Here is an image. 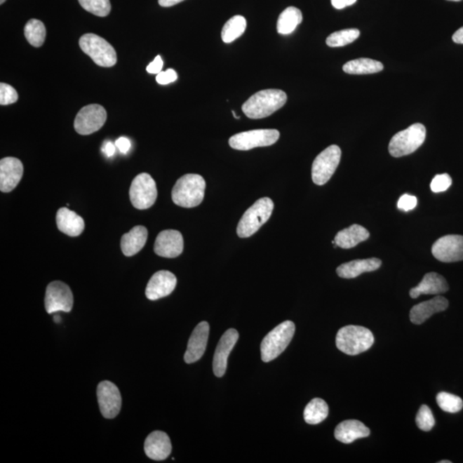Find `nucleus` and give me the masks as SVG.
<instances>
[{
  "instance_id": "f257e3e1",
  "label": "nucleus",
  "mask_w": 463,
  "mask_h": 463,
  "mask_svg": "<svg viewBox=\"0 0 463 463\" xmlns=\"http://www.w3.org/2000/svg\"><path fill=\"white\" fill-rule=\"evenodd\" d=\"M288 96L281 90H264L257 92L243 104L242 111L249 119H260L269 117L281 109Z\"/></svg>"
},
{
  "instance_id": "f03ea898",
  "label": "nucleus",
  "mask_w": 463,
  "mask_h": 463,
  "mask_svg": "<svg viewBox=\"0 0 463 463\" xmlns=\"http://www.w3.org/2000/svg\"><path fill=\"white\" fill-rule=\"evenodd\" d=\"M206 182L199 175L189 173L177 180L172 191V199L177 206L194 208L203 202Z\"/></svg>"
},
{
  "instance_id": "7ed1b4c3",
  "label": "nucleus",
  "mask_w": 463,
  "mask_h": 463,
  "mask_svg": "<svg viewBox=\"0 0 463 463\" xmlns=\"http://www.w3.org/2000/svg\"><path fill=\"white\" fill-rule=\"evenodd\" d=\"M335 343L342 353L357 355L373 345L374 337L372 331L365 327L349 326L339 330Z\"/></svg>"
},
{
  "instance_id": "20e7f679",
  "label": "nucleus",
  "mask_w": 463,
  "mask_h": 463,
  "mask_svg": "<svg viewBox=\"0 0 463 463\" xmlns=\"http://www.w3.org/2000/svg\"><path fill=\"white\" fill-rule=\"evenodd\" d=\"M274 210V203L269 198H262L250 206L243 215L237 227L239 238H248L257 233L269 221Z\"/></svg>"
},
{
  "instance_id": "39448f33",
  "label": "nucleus",
  "mask_w": 463,
  "mask_h": 463,
  "mask_svg": "<svg viewBox=\"0 0 463 463\" xmlns=\"http://www.w3.org/2000/svg\"><path fill=\"white\" fill-rule=\"evenodd\" d=\"M295 326L292 321H285L269 332L261 343V357L267 363L275 360L287 349L295 335Z\"/></svg>"
},
{
  "instance_id": "423d86ee",
  "label": "nucleus",
  "mask_w": 463,
  "mask_h": 463,
  "mask_svg": "<svg viewBox=\"0 0 463 463\" xmlns=\"http://www.w3.org/2000/svg\"><path fill=\"white\" fill-rule=\"evenodd\" d=\"M426 137V127L420 123H414L391 138L389 152L393 157L408 156L415 152L424 144Z\"/></svg>"
},
{
  "instance_id": "0eeeda50",
  "label": "nucleus",
  "mask_w": 463,
  "mask_h": 463,
  "mask_svg": "<svg viewBox=\"0 0 463 463\" xmlns=\"http://www.w3.org/2000/svg\"><path fill=\"white\" fill-rule=\"evenodd\" d=\"M81 49L99 67H112L117 63V53L114 46L95 34H83L79 40Z\"/></svg>"
},
{
  "instance_id": "6e6552de",
  "label": "nucleus",
  "mask_w": 463,
  "mask_h": 463,
  "mask_svg": "<svg viewBox=\"0 0 463 463\" xmlns=\"http://www.w3.org/2000/svg\"><path fill=\"white\" fill-rule=\"evenodd\" d=\"M341 157L342 150L337 145H331L324 149L312 163V181L318 185L326 184L333 176Z\"/></svg>"
},
{
  "instance_id": "1a4fd4ad",
  "label": "nucleus",
  "mask_w": 463,
  "mask_h": 463,
  "mask_svg": "<svg viewBox=\"0 0 463 463\" xmlns=\"http://www.w3.org/2000/svg\"><path fill=\"white\" fill-rule=\"evenodd\" d=\"M129 194L134 208L141 210H147L153 206L157 199L156 181L149 173H140L131 183Z\"/></svg>"
},
{
  "instance_id": "9d476101",
  "label": "nucleus",
  "mask_w": 463,
  "mask_h": 463,
  "mask_svg": "<svg viewBox=\"0 0 463 463\" xmlns=\"http://www.w3.org/2000/svg\"><path fill=\"white\" fill-rule=\"evenodd\" d=\"M279 137L280 133L275 129L253 130L234 135L229 139V145L237 150H250L273 145Z\"/></svg>"
},
{
  "instance_id": "9b49d317",
  "label": "nucleus",
  "mask_w": 463,
  "mask_h": 463,
  "mask_svg": "<svg viewBox=\"0 0 463 463\" xmlns=\"http://www.w3.org/2000/svg\"><path fill=\"white\" fill-rule=\"evenodd\" d=\"M73 307V295L67 284L60 281H53L46 288L45 308L49 314L58 311L69 312Z\"/></svg>"
},
{
  "instance_id": "f8f14e48",
  "label": "nucleus",
  "mask_w": 463,
  "mask_h": 463,
  "mask_svg": "<svg viewBox=\"0 0 463 463\" xmlns=\"http://www.w3.org/2000/svg\"><path fill=\"white\" fill-rule=\"evenodd\" d=\"M107 111L98 104L85 106L79 112L74 127L80 135H90L98 131L106 123Z\"/></svg>"
},
{
  "instance_id": "ddd939ff",
  "label": "nucleus",
  "mask_w": 463,
  "mask_h": 463,
  "mask_svg": "<svg viewBox=\"0 0 463 463\" xmlns=\"http://www.w3.org/2000/svg\"><path fill=\"white\" fill-rule=\"evenodd\" d=\"M98 399L100 410L106 419H114L121 412V391L112 382H100L98 387Z\"/></svg>"
},
{
  "instance_id": "4468645a",
  "label": "nucleus",
  "mask_w": 463,
  "mask_h": 463,
  "mask_svg": "<svg viewBox=\"0 0 463 463\" xmlns=\"http://www.w3.org/2000/svg\"><path fill=\"white\" fill-rule=\"evenodd\" d=\"M431 253L436 260L443 262H455L463 260V236L446 235L438 239L431 247Z\"/></svg>"
},
{
  "instance_id": "2eb2a0df",
  "label": "nucleus",
  "mask_w": 463,
  "mask_h": 463,
  "mask_svg": "<svg viewBox=\"0 0 463 463\" xmlns=\"http://www.w3.org/2000/svg\"><path fill=\"white\" fill-rule=\"evenodd\" d=\"M184 250V239L180 232L164 230L161 232L154 242V250L158 256L167 258L179 257Z\"/></svg>"
},
{
  "instance_id": "dca6fc26",
  "label": "nucleus",
  "mask_w": 463,
  "mask_h": 463,
  "mask_svg": "<svg viewBox=\"0 0 463 463\" xmlns=\"http://www.w3.org/2000/svg\"><path fill=\"white\" fill-rule=\"evenodd\" d=\"M177 285V278L168 270L154 273L147 285L145 295L149 300H157L171 295Z\"/></svg>"
},
{
  "instance_id": "f3484780",
  "label": "nucleus",
  "mask_w": 463,
  "mask_h": 463,
  "mask_svg": "<svg viewBox=\"0 0 463 463\" xmlns=\"http://www.w3.org/2000/svg\"><path fill=\"white\" fill-rule=\"evenodd\" d=\"M238 339V331L234 329L227 330L220 339L213 360V370L216 377H222L225 374L227 358H229L231 351L236 344Z\"/></svg>"
},
{
  "instance_id": "a211bd4d",
  "label": "nucleus",
  "mask_w": 463,
  "mask_h": 463,
  "mask_svg": "<svg viewBox=\"0 0 463 463\" xmlns=\"http://www.w3.org/2000/svg\"><path fill=\"white\" fill-rule=\"evenodd\" d=\"M23 175L22 161L18 158L6 157L0 161V191L11 192L18 187Z\"/></svg>"
},
{
  "instance_id": "6ab92c4d",
  "label": "nucleus",
  "mask_w": 463,
  "mask_h": 463,
  "mask_svg": "<svg viewBox=\"0 0 463 463\" xmlns=\"http://www.w3.org/2000/svg\"><path fill=\"white\" fill-rule=\"evenodd\" d=\"M208 335H210V326L207 322H201L196 326L189 339L187 349L184 357L185 363L192 364L203 357L206 350Z\"/></svg>"
},
{
  "instance_id": "aec40b11",
  "label": "nucleus",
  "mask_w": 463,
  "mask_h": 463,
  "mask_svg": "<svg viewBox=\"0 0 463 463\" xmlns=\"http://www.w3.org/2000/svg\"><path fill=\"white\" fill-rule=\"evenodd\" d=\"M145 451L147 457L152 460H166L172 451V443L168 434L161 431L152 432L145 440Z\"/></svg>"
},
{
  "instance_id": "412c9836",
  "label": "nucleus",
  "mask_w": 463,
  "mask_h": 463,
  "mask_svg": "<svg viewBox=\"0 0 463 463\" xmlns=\"http://www.w3.org/2000/svg\"><path fill=\"white\" fill-rule=\"evenodd\" d=\"M448 307H449V301L442 296H437L416 304L410 311L411 322L415 324H422L432 315L445 311Z\"/></svg>"
},
{
  "instance_id": "4be33fe9",
  "label": "nucleus",
  "mask_w": 463,
  "mask_h": 463,
  "mask_svg": "<svg viewBox=\"0 0 463 463\" xmlns=\"http://www.w3.org/2000/svg\"><path fill=\"white\" fill-rule=\"evenodd\" d=\"M56 222L58 229L68 236H79L84 230L83 219L67 208H61L58 210Z\"/></svg>"
},
{
  "instance_id": "5701e85b",
  "label": "nucleus",
  "mask_w": 463,
  "mask_h": 463,
  "mask_svg": "<svg viewBox=\"0 0 463 463\" xmlns=\"http://www.w3.org/2000/svg\"><path fill=\"white\" fill-rule=\"evenodd\" d=\"M448 290H449V285L445 278L438 273L431 272L424 275L422 283L412 288L409 293L411 298L416 299L422 295H439Z\"/></svg>"
},
{
  "instance_id": "b1692460",
  "label": "nucleus",
  "mask_w": 463,
  "mask_h": 463,
  "mask_svg": "<svg viewBox=\"0 0 463 463\" xmlns=\"http://www.w3.org/2000/svg\"><path fill=\"white\" fill-rule=\"evenodd\" d=\"M370 431L364 424L356 420H345L335 430V438L343 443H351L358 438L368 437Z\"/></svg>"
},
{
  "instance_id": "393cba45",
  "label": "nucleus",
  "mask_w": 463,
  "mask_h": 463,
  "mask_svg": "<svg viewBox=\"0 0 463 463\" xmlns=\"http://www.w3.org/2000/svg\"><path fill=\"white\" fill-rule=\"evenodd\" d=\"M381 265L382 261L376 257L354 260L340 265L337 273L340 277L344 279H353L363 273L375 271Z\"/></svg>"
},
{
  "instance_id": "a878e982",
  "label": "nucleus",
  "mask_w": 463,
  "mask_h": 463,
  "mask_svg": "<svg viewBox=\"0 0 463 463\" xmlns=\"http://www.w3.org/2000/svg\"><path fill=\"white\" fill-rule=\"evenodd\" d=\"M147 239H148V230L145 227H134L129 233L123 234L121 238L122 253L126 257L134 256L144 248Z\"/></svg>"
},
{
  "instance_id": "bb28decb",
  "label": "nucleus",
  "mask_w": 463,
  "mask_h": 463,
  "mask_svg": "<svg viewBox=\"0 0 463 463\" xmlns=\"http://www.w3.org/2000/svg\"><path fill=\"white\" fill-rule=\"evenodd\" d=\"M370 233L364 227L354 224L347 229L338 232L335 241L337 246L343 249L353 248L363 241H368Z\"/></svg>"
},
{
  "instance_id": "cd10ccee",
  "label": "nucleus",
  "mask_w": 463,
  "mask_h": 463,
  "mask_svg": "<svg viewBox=\"0 0 463 463\" xmlns=\"http://www.w3.org/2000/svg\"><path fill=\"white\" fill-rule=\"evenodd\" d=\"M384 65L372 59H357L347 62L343 65V71L347 74L366 75L383 71Z\"/></svg>"
},
{
  "instance_id": "c85d7f7f",
  "label": "nucleus",
  "mask_w": 463,
  "mask_h": 463,
  "mask_svg": "<svg viewBox=\"0 0 463 463\" xmlns=\"http://www.w3.org/2000/svg\"><path fill=\"white\" fill-rule=\"evenodd\" d=\"M303 20V15L298 8L290 6L284 10L277 21V32L289 34L295 30Z\"/></svg>"
},
{
  "instance_id": "c756f323",
  "label": "nucleus",
  "mask_w": 463,
  "mask_h": 463,
  "mask_svg": "<svg viewBox=\"0 0 463 463\" xmlns=\"http://www.w3.org/2000/svg\"><path fill=\"white\" fill-rule=\"evenodd\" d=\"M329 415V407L323 399L314 398L307 405L304 419L309 424H318Z\"/></svg>"
},
{
  "instance_id": "7c9ffc66",
  "label": "nucleus",
  "mask_w": 463,
  "mask_h": 463,
  "mask_svg": "<svg viewBox=\"0 0 463 463\" xmlns=\"http://www.w3.org/2000/svg\"><path fill=\"white\" fill-rule=\"evenodd\" d=\"M246 29V20L242 15H234L223 26L222 39L225 43H231L241 37Z\"/></svg>"
},
{
  "instance_id": "2f4dec72",
  "label": "nucleus",
  "mask_w": 463,
  "mask_h": 463,
  "mask_svg": "<svg viewBox=\"0 0 463 463\" xmlns=\"http://www.w3.org/2000/svg\"><path fill=\"white\" fill-rule=\"evenodd\" d=\"M25 34L27 41L34 48H40L43 45L46 39V28L44 23L37 19H31L26 23Z\"/></svg>"
},
{
  "instance_id": "473e14b6",
  "label": "nucleus",
  "mask_w": 463,
  "mask_h": 463,
  "mask_svg": "<svg viewBox=\"0 0 463 463\" xmlns=\"http://www.w3.org/2000/svg\"><path fill=\"white\" fill-rule=\"evenodd\" d=\"M360 30L349 29L337 31L327 38L326 43L330 48H340L352 43L360 36Z\"/></svg>"
},
{
  "instance_id": "72a5a7b5",
  "label": "nucleus",
  "mask_w": 463,
  "mask_h": 463,
  "mask_svg": "<svg viewBox=\"0 0 463 463\" xmlns=\"http://www.w3.org/2000/svg\"><path fill=\"white\" fill-rule=\"evenodd\" d=\"M437 403L442 410L448 412H457L463 408L461 397L447 392H440L437 396Z\"/></svg>"
},
{
  "instance_id": "f704fd0d",
  "label": "nucleus",
  "mask_w": 463,
  "mask_h": 463,
  "mask_svg": "<svg viewBox=\"0 0 463 463\" xmlns=\"http://www.w3.org/2000/svg\"><path fill=\"white\" fill-rule=\"evenodd\" d=\"M84 10L98 17H107L111 11L110 0H79Z\"/></svg>"
},
{
  "instance_id": "c9c22d12",
  "label": "nucleus",
  "mask_w": 463,
  "mask_h": 463,
  "mask_svg": "<svg viewBox=\"0 0 463 463\" xmlns=\"http://www.w3.org/2000/svg\"><path fill=\"white\" fill-rule=\"evenodd\" d=\"M416 424L420 430L429 431L434 428L435 419L429 407L422 405L416 416Z\"/></svg>"
},
{
  "instance_id": "e433bc0d",
  "label": "nucleus",
  "mask_w": 463,
  "mask_h": 463,
  "mask_svg": "<svg viewBox=\"0 0 463 463\" xmlns=\"http://www.w3.org/2000/svg\"><path fill=\"white\" fill-rule=\"evenodd\" d=\"M18 94L17 90L9 84H0V105L6 106L17 102Z\"/></svg>"
},
{
  "instance_id": "4c0bfd02",
  "label": "nucleus",
  "mask_w": 463,
  "mask_h": 463,
  "mask_svg": "<svg viewBox=\"0 0 463 463\" xmlns=\"http://www.w3.org/2000/svg\"><path fill=\"white\" fill-rule=\"evenodd\" d=\"M452 184V179L448 173L438 175L434 177L431 182V191L435 193L445 192Z\"/></svg>"
},
{
  "instance_id": "58836bf2",
  "label": "nucleus",
  "mask_w": 463,
  "mask_h": 463,
  "mask_svg": "<svg viewBox=\"0 0 463 463\" xmlns=\"http://www.w3.org/2000/svg\"><path fill=\"white\" fill-rule=\"evenodd\" d=\"M417 203H418V200H417L416 196L404 194L401 196L398 200V203H397V207H398L400 210L406 212L410 211L415 208L417 206Z\"/></svg>"
},
{
  "instance_id": "ea45409f",
  "label": "nucleus",
  "mask_w": 463,
  "mask_h": 463,
  "mask_svg": "<svg viewBox=\"0 0 463 463\" xmlns=\"http://www.w3.org/2000/svg\"><path fill=\"white\" fill-rule=\"evenodd\" d=\"M177 79V75L175 69H168L167 71L161 72L159 74H157L156 82L161 85H166L175 82Z\"/></svg>"
},
{
  "instance_id": "a19ab883",
  "label": "nucleus",
  "mask_w": 463,
  "mask_h": 463,
  "mask_svg": "<svg viewBox=\"0 0 463 463\" xmlns=\"http://www.w3.org/2000/svg\"><path fill=\"white\" fill-rule=\"evenodd\" d=\"M162 67H163V61H162L161 57L158 55L154 61L150 63L148 67H147V72L152 73V74H159L162 72Z\"/></svg>"
},
{
  "instance_id": "79ce46f5",
  "label": "nucleus",
  "mask_w": 463,
  "mask_h": 463,
  "mask_svg": "<svg viewBox=\"0 0 463 463\" xmlns=\"http://www.w3.org/2000/svg\"><path fill=\"white\" fill-rule=\"evenodd\" d=\"M115 145L119 149V152L123 154H126L130 149V142L129 139L123 137L119 138L118 140L116 141Z\"/></svg>"
},
{
  "instance_id": "37998d69",
  "label": "nucleus",
  "mask_w": 463,
  "mask_h": 463,
  "mask_svg": "<svg viewBox=\"0 0 463 463\" xmlns=\"http://www.w3.org/2000/svg\"><path fill=\"white\" fill-rule=\"evenodd\" d=\"M357 0H331V4L335 9L342 10L347 6L354 5Z\"/></svg>"
},
{
  "instance_id": "c03bdc74",
  "label": "nucleus",
  "mask_w": 463,
  "mask_h": 463,
  "mask_svg": "<svg viewBox=\"0 0 463 463\" xmlns=\"http://www.w3.org/2000/svg\"><path fill=\"white\" fill-rule=\"evenodd\" d=\"M102 152L105 153L107 157L113 156L114 154L115 153V146L114 145L113 142H106V144L103 146Z\"/></svg>"
},
{
  "instance_id": "a18cd8bd",
  "label": "nucleus",
  "mask_w": 463,
  "mask_h": 463,
  "mask_svg": "<svg viewBox=\"0 0 463 463\" xmlns=\"http://www.w3.org/2000/svg\"><path fill=\"white\" fill-rule=\"evenodd\" d=\"M182 1L184 0H158L159 5L162 7H171Z\"/></svg>"
},
{
  "instance_id": "49530a36",
  "label": "nucleus",
  "mask_w": 463,
  "mask_h": 463,
  "mask_svg": "<svg viewBox=\"0 0 463 463\" xmlns=\"http://www.w3.org/2000/svg\"><path fill=\"white\" fill-rule=\"evenodd\" d=\"M452 39L455 43L463 44V27L453 34Z\"/></svg>"
},
{
  "instance_id": "de8ad7c7",
  "label": "nucleus",
  "mask_w": 463,
  "mask_h": 463,
  "mask_svg": "<svg viewBox=\"0 0 463 463\" xmlns=\"http://www.w3.org/2000/svg\"><path fill=\"white\" fill-rule=\"evenodd\" d=\"M60 320H61L60 316H59L58 315L54 316V321H55L56 323H60Z\"/></svg>"
},
{
  "instance_id": "09e8293b",
  "label": "nucleus",
  "mask_w": 463,
  "mask_h": 463,
  "mask_svg": "<svg viewBox=\"0 0 463 463\" xmlns=\"http://www.w3.org/2000/svg\"><path fill=\"white\" fill-rule=\"evenodd\" d=\"M439 462L440 463H451L450 461H441V462Z\"/></svg>"
},
{
  "instance_id": "8fccbe9b",
  "label": "nucleus",
  "mask_w": 463,
  "mask_h": 463,
  "mask_svg": "<svg viewBox=\"0 0 463 463\" xmlns=\"http://www.w3.org/2000/svg\"><path fill=\"white\" fill-rule=\"evenodd\" d=\"M448 1L459 2L461 1V0H448Z\"/></svg>"
},
{
  "instance_id": "3c124183",
  "label": "nucleus",
  "mask_w": 463,
  "mask_h": 463,
  "mask_svg": "<svg viewBox=\"0 0 463 463\" xmlns=\"http://www.w3.org/2000/svg\"><path fill=\"white\" fill-rule=\"evenodd\" d=\"M6 1V0H0V4H1V5H3V4L5 3Z\"/></svg>"
}]
</instances>
